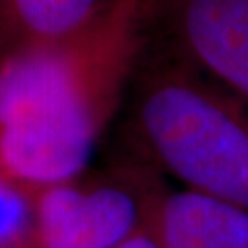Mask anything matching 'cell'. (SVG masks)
Segmentation results:
<instances>
[{
	"label": "cell",
	"mask_w": 248,
	"mask_h": 248,
	"mask_svg": "<svg viewBox=\"0 0 248 248\" xmlns=\"http://www.w3.org/2000/svg\"><path fill=\"white\" fill-rule=\"evenodd\" d=\"M149 39V0H114L74 35L0 55V173L28 193L85 173Z\"/></svg>",
	"instance_id": "6da1fadb"
},
{
	"label": "cell",
	"mask_w": 248,
	"mask_h": 248,
	"mask_svg": "<svg viewBox=\"0 0 248 248\" xmlns=\"http://www.w3.org/2000/svg\"><path fill=\"white\" fill-rule=\"evenodd\" d=\"M127 101L151 166L184 189L248 210V110L239 98L149 39Z\"/></svg>",
	"instance_id": "7a4b0ae2"
},
{
	"label": "cell",
	"mask_w": 248,
	"mask_h": 248,
	"mask_svg": "<svg viewBox=\"0 0 248 248\" xmlns=\"http://www.w3.org/2000/svg\"><path fill=\"white\" fill-rule=\"evenodd\" d=\"M166 187L149 162H124L31 193L33 248H118L147 228Z\"/></svg>",
	"instance_id": "3957f363"
},
{
	"label": "cell",
	"mask_w": 248,
	"mask_h": 248,
	"mask_svg": "<svg viewBox=\"0 0 248 248\" xmlns=\"http://www.w3.org/2000/svg\"><path fill=\"white\" fill-rule=\"evenodd\" d=\"M151 39L248 101V0H149Z\"/></svg>",
	"instance_id": "277c9868"
},
{
	"label": "cell",
	"mask_w": 248,
	"mask_h": 248,
	"mask_svg": "<svg viewBox=\"0 0 248 248\" xmlns=\"http://www.w3.org/2000/svg\"><path fill=\"white\" fill-rule=\"evenodd\" d=\"M151 230L162 248H248V210L189 189H166Z\"/></svg>",
	"instance_id": "5b68a950"
},
{
	"label": "cell",
	"mask_w": 248,
	"mask_h": 248,
	"mask_svg": "<svg viewBox=\"0 0 248 248\" xmlns=\"http://www.w3.org/2000/svg\"><path fill=\"white\" fill-rule=\"evenodd\" d=\"M114 0H0V55L78 33Z\"/></svg>",
	"instance_id": "8992f818"
},
{
	"label": "cell",
	"mask_w": 248,
	"mask_h": 248,
	"mask_svg": "<svg viewBox=\"0 0 248 248\" xmlns=\"http://www.w3.org/2000/svg\"><path fill=\"white\" fill-rule=\"evenodd\" d=\"M0 248H33L31 193L0 173Z\"/></svg>",
	"instance_id": "52a82bcc"
},
{
	"label": "cell",
	"mask_w": 248,
	"mask_h": 248,
	"mask_svg": "<svg viewBox=\"0 0 248 248\" xmlns=\"http://www.w3.org/2000/svg\"><path fill=\"white\" fill-rule=\"evenodd\" d=\"M118 248H162V247H160V243L155 237V233H153L149 224L147 228L136 232L133 237H129V239L125 241V243H122Z\"/></svg>",
	"instance_id": "ba28073f"
}]
</instances>
